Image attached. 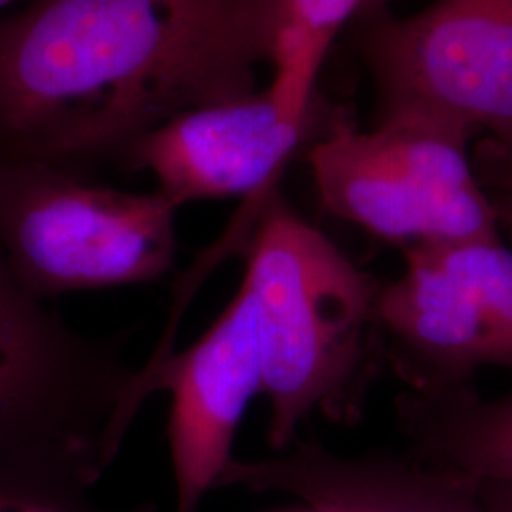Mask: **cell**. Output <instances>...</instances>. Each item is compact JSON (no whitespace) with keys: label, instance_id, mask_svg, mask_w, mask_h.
I'll return each instance as SVG.
<instances>
[{"label":"cell","instance_id":"cell-1","mask_svg":"<svg viewBox=\"0 0 512 512\" xmlns=\"http://www.w3.org/2000/svg\"><path fill=\"white\" fill-rule=\"evenodd\" d=\"M281 0H31L0 18V162L86 173L256 90Z\"/></svg>","mask_w":512,"mask_h":512},{"label":"cell","instance_id":"cell-2","mask_svg":"<svg viewBox=\"0 0 512 512\" xmlns=\"http://www.w3.org/2000/svg\"><path fill=\"white\" fill-rule=\"evenodd\" d=\"M243 285L253 296L262 353L268 440L289 448L300 425L323 412H359L378 344V287L279 188L256 209L243 243Z\"/></svg>","mask_w":512,"mask_h":512},{"label":"cell","instance_id":"cell-3","mask_svg":"<svg viewBox=\"0 0 512 512\" xmlns=\"http://www.w3.org/2000/svg\"><path fill=\"white\" fill-rule=\"evenodd\" d=\"M179 207L44 160L0 162V251L42 298L147 285L177 260Z\"/></svg>","mask_w":512,"mask_h":512},{"label":"cell","instance_id":"cell-4","mask_svg":"<svg viewBox=\"0 0 512 512\" xmlns=\"http://www.w3.org/2000/svg\"><path fill=\"white\" fill-rule=\"evenodd\" d=\"M137 370L116 338L71 327L31 293L0 251V461L37 452L116 459Z\"/></svg>","mask_w":512,"mask_h":512},{"label":"cell","instance_id":"cell-5","mask_svg":"<svg viewBox=\"0 0 512 512\" xmlns=\"http://www.w3.org/2000/svg\"><path fill=\"white\" fill-rule=\"evenodd\" d=\"M469 131L395 116L361 131L348 120L310 148L323 207L395 245L499 234L467 156Z\"/></svg>","mask_w":512,"mask_h":512},{"label":"cell","instance_id":"cell-6","mask_svg":"<svg viewBox=\"0 0 512 512\" xmlns=\"http://www.w3.org/2000/svg\"><path fill=\"white\" fill-rule=\"evenodd\" d=\"M380 120L488 129L512 162V0H437L410 18H355Z\"/></svg>","mask_w":512,"mask_h":512},{"label":"cell","instance_id":"cell-7","mask_svg":"<svg viewBox=\"0 0 512 512\" xmlns=\"http://www.w3.org/2000/svg\"><path fill=\"white\" fill-rule=\"evenodd\" d=\"M404 256L376 310L414 389H456L478 368H512V251L499 234L416 243Z\"/></svg>","mask_w":512,"mask_h":512},{"label":"cell","instance_id":"cell-8","mask_svg":"<svg viewBox=\"0 0 512 512\" xmlns=\"http://www.w3.org/2000/svg\"><path fill=\"white\" fill-rule=\"evenodd\" d=\"M344 120L340 110L321 101L304 112L293 110L268 86L175 116L139 139L118 165L148 171L156 190L179 209L186 203L241 198L226 238L243 243L256 209L279 188L294 154L313 147Z\"/></svg>","mask_w":512,"mask_h":512},{"label":"cell","instance_id":"cell-9","mask_svg":"<svg viewBox=\"0 0 512 512\" xmlns=\"http://www.w3.org/2000/svg\"><path fill=\"white\" fill-rule=\"evenodd\" d=\"M262 353L253 296L241 283L217 321L181 353L137 370L135 404L156 391L171 395L169 458L175 512H200L234 459L247 408L262 395Z\"/></svg>","mask_w":512,"mask_h":512},{"label":"cell","instance_id":"cell-10","mask_svg":"<svg viewBox=\"0 0 512 512\" xmlns=\"http://www.w3.org/2000/svg\"><path fill=\"white\" fill-rule=\"evenodd\" d=\"M219 488L289 495L313 512H490L465 476L298 440L272 458L232 459Z\"/></svg>","mask_w":512,"mask_h":512},{"label":"cell","instance_id":"cell-11","mask_svg":"<svg viewBox=\"0 0 512 512\" xmlns=\"http://www.w3.org/2000/svg\"><path fill=\"white\" fill-rule=\"evenodd\" d=\"M406 437L442 471L512 488V393L482 401L463 387L412 389L399 399Z\"/></svg>","mask_w":512,"mask_h":512},{"label":"cell","instance_id":"cell-12","mask_svg":"<svg viewBox=\"0 0 512 512\" xmlns=\"http://www.w3.org/2000/svg\"><path fill=\"white\" fill-rule=\"evenodd\" d=\"M361 0H281L275 35L274 92L294 110L319 99L317 74L340 31L357 18Z\"/></svg>","mask_w":512,"mask_h":512},{"label":"cell","instance_id":"cell-13","mask_svg":"<svg viewBox=\"0 0 512 512\" xmlns=\"http://www.w3.org/2000/svg\"><path fill=\"white\" fill-rule=\"evenodd\" d=\"M105 467L71 452H37L0 461V512H158L156 505L114 509L95 501Z\"/></svg>","mask_w":512,"mask_h":512},{"label":"cell","instance_id":"cell-14","mask_svg":"<svg viewBox=\"0 0 512 512\" xmlns=\"http://www.w3.org/2000/svg\"><path fill=\"white\" fill-rule=\"evenodd\" d=\"M480 495L490 512H512V488L480 484Z\"/></svg>","mask_w":512,"mask_h":512},{"label":"cell","instance_id":"cell-15","mask_svg":"<svg viewBox=\"0 0 512 512\" xmlns=\"http://www.w3.org/2000/svg\"><path fill=\"white\" fill-rule=\"evenodd\" d=\"M490 202L494 205L495 219L499 230H507V234L512 239V181L505 184L495 196L490 198Z\"/></svg>","mask_w":512,"mask_h":512},{"label":"cell","instance_id":"cell-16","mask_svg":"<svg viewBox=\"0 0 512 512\" xmlns=\"http://www.w3.org/2000/svg\"><path fill=\"white\" fill-rule=\"evenodd\" d=\"M391 0H361V6H359V12H357V18H365V16H372V14H378L387 8Z\"/></svg>","mask_w":512,"mask_h":512},{"label":"cell","instance_id":"cell-17","mask_svg":"<svg viewBox=\"0 0 512 512\" xmlns=\"http://www.w3.org/2000/svg\"><path fill=\"white\" fill-rule=\"evenodd\" d=\"M12 2H16V0H0V12H2L8 4H12Z\"/></svg>","mask_w":512,"mask_h":512},{"label":"cell","instance_id":"cell-18","mask_svg":"<svg viewBox=\"0 0 512 512\" xmlns=\"http://www.w3.org/2000/svg\"><path fill=\"white\" fill-rule=\"evenodd\" d=\"M311 512H313V511H311Z\"/></svg>","mask_w":512,"mask_h":512},{"label":"cell","instance_id":"cell-19","mask_svg":"<svg viewBox=\"0 0 512 512\" xmlns=\"http://www.w3.org/2000/svg\"><path fill=\"white\" fill-rule=\"evenodd\" d=\"M511 181H512V179H511Z\"/></svg>","mask_w":512,"mask_h":512}]
</instances>
